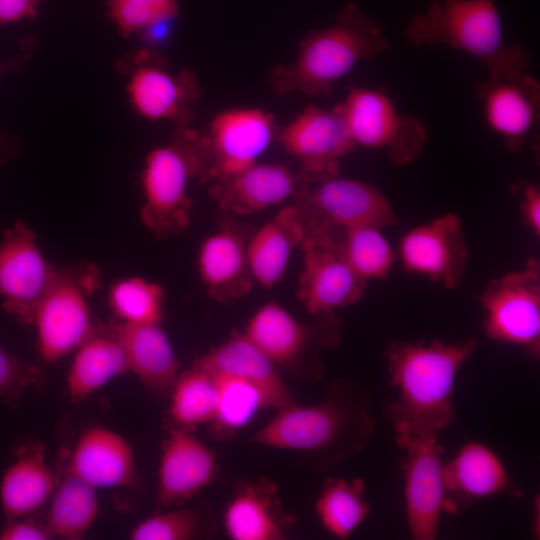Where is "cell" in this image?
<instances>
[{
	"label": "cell",
	"mask_w": 540,
	"mask_h": 540,
	"mask_svg": "<svg viewBox=\"0 0 540 540\" xmlns=\"http://www.w3.org/2000/svg\"><path fill=\"white\" fill-rule=\"evenodd\" d=\"M288 154L296 158L300 174H337L341 160L356 147L337 105L331 110L309 105L279 133Z\"/></svg>",
	"instance_id": "cell-17"
},
{
	"label": "cell",
	"mask_w": 540,
	"mask_h": 540,
	"mask_svg": "<svg viewBox=\"0 0 540 540\" xmlns=\"http://www.w3.org/2000/svg\"><path fill=\"white\" fill-rule=\"evenodd\" d=\"M129 372V363L122 343L118 322L97 323L91 334L76 349L66 379L69 399L80 402Z\"/></svg>",
	"instance_id": "cell-26"
},
{
	"label": "cell",
	"mask_w": 540,
	"mask_h": 540,
	"mask_svg": "<svg viewBox=\"0 0 540 540\" xmlns=\"http://www.w3.org/2000/svg\"><path fill=\"white\" fill-rule=\"evenodd\" d=\"M444 487V512L457 513L475 500L507 492L511 478L496 452L467 441L444 463Z\"/></svg>",
	"instance_id": "cell-23"
},
{
	"label": "cell",
	"mask_w": 540,
	"mask_h": 540,
	"mask_svg": "<svg viewBox=\"0 0 540 540\" xmlns=\"http://www.w3.org/2000/svg\"><path fill=\"white\" fill-rule=\"evenodd\" d=\"M129 371L156 395L170 393L179 372L175 350L160 323L118 322Z\"/></svg>",
	"instance_id": "cell-28"
},
{
	"label": "cell",
	"mask_w": 540,
	"mask_h": 540,
	"mask_svg": "<svg viewBox=\"0 0 540 540\" xmlns=\"http://www.w3.org/2000/svg\"><path fill=\"white\" fill-rule=\"evenodd\" d=\"M56 269L44 257L36 233L25 222L16 221L0 240L2 308L19 323L32 324Z\"/></svg>",
	"instance_id": "cell-13"
},
{
	"label": "cell",
	"mask_w": 540,
	"mask_h": 540,
	"mask_svg": "<svg viewBox=\"0 0 540 540\" xmlns=\"http://www.w3.org/2000/svg\"><path fill=\"white\" fill-rule=\"evenodd\" d=\"M192 366L213 376L242 380L261 395L266 408L276 411L296 403L278 368L250 339L239 331L199 356Z\"/></svg>",
	"instance_id": "cell-20"
},
{
	"label": "cell",
	"mask_w": 540,
	"mask_h": 540,
	"mask_svg": "<svg viewBox=\"0 0 540 540\" xmlns=\"http://www.w3.org/2000/svg\"><path fill=\"white\" fill-rule=\"evenodd\" d=\"M218 402V384L211 374L192 366L180 372L170 391L169 417L174 427L195 430L210 424Z\"/></svg>",
	"instance_id": "cell-32"
},
{
	"label": "cell",
	"mask_w": 540,
	"mask_h": 540,
	"mask_svg": "<svg viewBox=\"0 0 540 540\" xmlns=\"http://www.w3.org/2000/svg\"><path fill=\"white\" fill-rule=\"evenodd\" d=\"M213 377L218 384V402L215 416L208 424L209 433L217 441L230 440L266 406L250 384L231 377Z\"/></svg>",
	"instance_id": "cell-34"
},
{
	"label": "cell",
	"mask_w": 540,
	"mask_h": 540,
	"mask_svg": "<svg viewBox=\"0 0 540 540\" xmlns=\"http://www.w3.org/2000/svg\"><path fill=\"white\" fill-rule=\"evenodd\" d=\"M295 203L306 237H321L358 225L398 223L388 199L370 183L337 174H298Z\"/></svg>",
	"instance_id": "cell-7"
},
{
	"label": "cell",
	"mask_w": 540,
	"mask_h": 540,
	"mask_svg": "<svg viewBox=\"0 0 540 540\" xmlns=\"http://www.w3.org/2000/svg\"><path fill=\"white\" fill-rule=\"evenodd\" d=\"M297 298L312 316L333 313L361 300L367 283L350 267L334 234L304 238Z\"/></svg>",
	"instance_id": "cell-14"
},
{
	"label": "cell",
	"mask_w": 540,
	"mask_h": 540,
	"mask_svg": "<svg viewBox=\"0 0 540 540\" xmlns=\"http://www.w3.org/2000/svg\"><path fill=\"white\" fill-rule=\"evenodd\" d=\"M206 167L204 135L177 127L172 138L146 155L141 172L143 204L140 217L156 238L180 234L190 224V182L202 181Z\"/></svg>",
	"instance_id": "cell-5"
},
{
	"label": "cell",
	"mask_w": 540,
	"mask_h": 540,
	"mask_svg": "<svg viewBox=\"0 0 540 540\" xmlns=\"http://www.w3.org/2000/svg\"><path fill=\"white\" fill-rule=\"evenodd\" d=\"M298 175L281 163L257 162L212 183L210 194L224 211L249 215L283 204L294 196Z\"/></svg>",
	"instance_id": "cell-25"
},
{
	"label": "cell",
	"mask_w": 540,
	"mask_h": 540,
	"mask_svg": "<svg viewBox=\"0 0 540 540\" xmlns=\"http://www.w3.org/2000/svg\"><path fill=\"white\" fill-rule=\"evenodd\" d=\"M20 63L19 57H14L9 60L0 61V79L8 72L18 68Z\"/></svg>",
	"instance_id": "cell-42"
},
{
	"label": "cell",
	"mask_w": 540,
	"mask_h": 540,
	"mask_svg": "<svg viewBox=\"0 0 540 540\" xmlns=\"http://www.w3.org/2000/svg\"><path fill=\"white\" fill-rule=\"evenodd\" d=\"M108 14L125 37L179 14L177 0H107Z\"/></svg>",
	"instance_id": "cell-37"
},
{
	"label": "cell",
	"mask_w": 540,
	"mask_h": 540,
	"mask_svg": "<svg viewBox=\"0 0 540 540\" xmlns=\"http://www.w3.org/2000/svg\"><path fill=\"white\" fill-rule=\"evenodd\" d=\"M42 381L43 373L37 366L19 360L0 345V397L3 400L14 404L27 388Z\"/></svg>",
	"instance_id": "cell-38"
},
{
	"label": "cell",
	"mask_w": 540,
	"mask_h": 540,
	"mask_svg": "<svg viewBox=\"0 0 540 540\" xmlns=\"http://www.w3.org/2000/svg\"><path fill=\"white\" fill-rule=\"evenodd\" d=\"M412 45L442 44L461 50L483 63L488 78H504L528 71L526 48L507 43L502 20L492 0H441L408 22Z\"/></svg>",
	"instance_id": "cell-4"
},
{
	"label": "cell",
	"mask_w": 540,
	"mask_h": 540,
	"mask_svg": "<svg viewBox=\"0 0 540 540\" xmlns=\"http://www.w3.org/2000/svg\"><path fill=\"white\" fill-rule=\"evenodd\" d=\"M305 228L297 207H282L247 240V258L254 282L274 288L284 277L293 250L301 246Z\"/></svg>",
	"instance_id": "cell-27"
},
{
	"label": "cell",
	"mask_w": 540,
	"mask_h": 540,
	"mask_svg": "<svg viewBox=\"0 0 540 540\" xmlns=\"http://www.w3.org/2000/svg\"><path fill=\"white\" fill-rule=\"evenodd\" d=\"M165 291L157 282L134 276L114 283L109 304L122 323H161Z\"/></svg>",
	"instance_id": "cell-35"
},
{
	"label": "cell",
	"mask_w": 540,
	"mask_h": 540,
	"mask_svg": "<svg viewBox=\"0 0 540 540\" xmlns=\"http://www.w3.org/2000/svg\"><path fill=\"white\" fill-rule=\"evenodd\" d=\"M247 234L233 223H223L199 246L197 269L208 295L228 303L247 295L254 280L247 258Z\"/></svg>",
	"instance_id": "cell-22"
},
{
	"label": "cell",
	"mask_w": 540,
	"mask_h": 540,
	"mask_svg": "<svg viewBox=\"0 0 540 540\" xmlns=\"http://www.w3.org/2000/svg\"><path fill=\"white\" fill-rule=\"evenodd\" d=\"M214 519L198 507L157 513L139 522L130 532L132 540H192L214 535Z\"/></svg>",
	"instance_id": "cell-36"
},
{
	"label": "cell",
	"mask_w": 540,
	"mask_h": 540,
	"mask_svg": "<svg viewBox=\"0 0 540 540\" xmlns=\"http://www.w3.org/2000/svg\"><path fill=\"white\" fill-rule=\"evenodd\" d=\"M476 347L474 338L400 341L387 346L390 384L397 396L384 414L395 434H439L452 423L457 375Z\"/></svg>",
	"instance_id": "cell-2"
},
{
	"label": "cell",
	"mask_w": 540,
	"mask_h": 540,
	"mask_svg": "<svg viewBox=\"0 0 540 540\" xmlns=\"http://www.w3.org/2000/svg\"><path fill=\"white\" fill-rule=\"evenodd\" d=\"M68 473L96 489L133 486L137 480L133 448L126 438L109 428L90 427L73 448Z\"/></svg>",
	"instance_id": "cell-24"
},
{
	"label": "cell",
	"mask_w": 540,
	"mask_h": 540,
	"mask_svg": "<svg viewBox=\"0 0 540 540\" xmlns=\"http://www.w3.org/2000/svg\"><path fill=\"white\" fill-rule=\"evenodd\" d=\"M438 436V433L395 436L403 452L405 514L414 540H434L444 513V449Z\"/></svg>",
	"instance_id": "cell-11"
},
{
	"label": "cell",
	"mask_w": 540,
	"mask_h": 540,
	"mask_svg": "<svg viewBox=\"0 0 540 540\" xmlns=\"http://www.w3.org/2000/svg\"><path fill=\"white\" fill-rule=\"evenodd\" d=\"M366 390L347 377L326 383L321 400L277 411L248 442L296 452L312 471L324 472L359 454L375 431Z\"/></svg>",
	"instance_id": "cell-1"
},
{
	"label": "cell",
	"mask_w": 540,
	"mask_h": 540,
	"mask_svg": "<svg viewBox=\"0 0 540 540\" xmlns=\"http://www.w3.org/2000/svg\"><path fill=\"white\" fill-rule=\"evenodd\" d=\"M295 521L283 508L278 485L266 477L237 481L223 514L232 540H283Z\"/></svg>",
	"instance_id": "cell-21"
},
{
	"label": "cell",
	"mask_w": 540,
	"mask_h": 540,
	"mask_svg": "<svg viewBox=\"0 0 540 540\" xmlns=\"http://www.w3.org/2000/svg\"><path fill=\"white\" fill-rule=\"evenodd\" d=\"M276 136L275 119L256 107L217 114L204 134L206 167L202 181L216 182L258 162Z\"/></svg>",
	"instance_id": "cell-12"
},
{
	"label": "cell",
	"mask_w": 540,
	"mask_h": 540,
	"mask_svg": "<svg viewBox=\"0 0 540 540\" xmlns=\"http://www.w3.org/2000/svg\"><path fill=\"white\" fill-rule=\"evenodd\" d=\"M51 497L45 525L53 538L83 539L99 515L97 489L68 473Z\"/></svg>",
	"instance_id": "cell-30"
},
{
	"label": "cell",
	"mask_w": 540,
	"mask_h": 540,
	"mask_svg": "<svg viewBox=\"0 0 540 540\" xmlns=\"http://www.w3.org/2000/svg\"><path fill=\"white\" fill-rule=\"evenodd\" d=\"M57 484L42 443L33 442L20 448L0 483L4 515L13 519L35 512L49 500Z\"/></svg>",
	"instance_id": "cell-29"
},
{
	"label": "cell",
	"mask_w": 540,
	"mask_h": 540,
	"mask_svg": "<svg viewBox=\"0 0 540 540\" xmlns=\"http://www.w3.org/2000/svg\"><path fill=\"white\" fill-rule=\"evenodd\" d=\"M364 490L361 478L326 479L315 501V513L327 533L345 540L360 527L370 513Z\"/></svg>",
	"instance_id": "cell-31"
},
{
	"label": "cell",
	"mask_w": 540,
	"mask_h": 540,
	"mask_svg": "<svg viewBox=\"0 0 540 540\" xmlns=\"http://www.w3.org/2000/svg\"><path fill=\"white\" fill-rule=\"evenodd\" d=\"M406 271L454 289L464 278L468 247L456 214H445L406 232L397 253Z\"/></svg>",
	"instance_id": "cell-16"
},
{
	"label": "cell",
	"mask_w": 540,
	"mask_h": 540,
	"mask_svg": "<svg viewBox=\"0 0 540 540\" xmlns=\"http://www.w3.org/2000/svg\"><path fill=\"white\" fill-rule=\"evenodd\" d=\"M216 453L191 430L168 426L161 445L156 503L159 508L181 505L219 477Z\"/></svg>",
	"instance_id": "cell-19"
},
{
	"label": "cell",
	"mask_w": 540,
	"mask_h": 540,
	"mask_svg": "<svg viewBox=\"0 0 540 540\" xmlns=\"http://www.w3.org/2000/svg\"><path fill=\"white\" fill-rule=\"evenodd\" d=\"M338 106L355 147L382 150L396 166L413 162L423 151L428 139L423 124L400 113L385 93L353 87Z\"/></svg>",
	"instance_id": "cell-10"
},
{
	"label": "cell",
	"mask_w": 540,
	"mask_h": 540,
	"mask_svg": "<svg viewBox=\"0 0 540 540\" xmlns=\"http://www.w3.org/2000/svg\"><path fill=\"white\" fill-rule=\"evenodd\" d=\"M39 2L40 0H0V24L35 17Z\"/></svg>",
	"instance_id": "cell-41"
},
{
	"label": "cell",
	"mask_w": 540,
	"mask_h": 540,
	"mask_svg": "<svg viewBox=\"0 0 540 540\" xmlns=\"http://www.w3.org/2000/svg\"><path fill=\"white\" fill-rule=\"evenodd\" d=\"M53 536L46 525L18 517L8 519L0 530V540H48Z\"/></svg>",
	"instance_id": "cell-39"
},
{
	"label": "cell",
	"mask_w": 540,
	"mask_h": 540,
	"mask_svg": "<svg viewBox=\"0 0 540 540\" xmlns=\"http://www.w3.org/2000/svg\"><path fill=\"white\" fill-rule=\"evenodd\" d=\"M476 94L488 127L509 151H519L535 134L540 118V84L528 72L488 78Z\"/></svg>",
	"instance_id": "cell-18"
},
{
	"label": "cell",
	"mask_w": 540,
	"mask_h": 540,
	"mask_svg": "<svg viewBox=\"0 0 540 540\" xmlns=\"http://www.w3.org/2000/svg\"><path fill=\"white\" fill-rule=\"evenodd\" d=\"M303 323L275 301L261 305L249 318L243 333L277 367L305 384L324 378L323 350L340 342L341 325L333 313Z\"/></svg>",
	"instance_id": "cell-6"
},
{
	"label": "cell",
	"mask_w": 540,
	"mask_h": 540,
	"mask_svg": "<svg viewBox=\"0 0 540 540\" xmlns=\"http://www.w3.org/2000/svg\"><path fill=\"white\" fill-rule=\"evenodd\" d=\"M389 45L382 28L349 2L333 23L302 39L292 63L271 71L270 86L277 95L327 94L356 66L375 59Z\"/></svg>",
	"instance_id": "cell-3"
},
{
	"label": "cell",
	"mask_w": 540,
	"mask_h": 540,
	"mask_svg": "<svg viewBox=\"0 0 540 540\" xmlns=\"http://www.w3.org/2000/svg\"><path fill=\"white\" fill-rule=\"evenodd\" d=\"M520 211L526 226L539 236L540 233V189L535 184L521 188Z\"/></svg>",
	"instance_id": "cell-40"
},
{
	"label": "cell",
	"mask_w": 540,
	"mask_h": 540,
	"mask_svg": "<svg viewBox=\"0 0 540 540\" xmlns=\"http://www.w3.org/2000/svg\"><path fill=\"white\" fill-rule=\"evenodd\" d=\"M102 285L101 271L91 262L57 268L41 297L32 325L42 360L54 363L76 350L91 334L89 297Z\"/></svg>",
	"instance_id": "cell-8"
},
{
	"label": "cell",
	"mask_w": 540,
	"mask_h": 540,
	"mask_svg": "<svg viewBox=\"0 0 540 540\" xmlns=\"http://www.w3.org/2000/svg\"><path fill=\"white\" fill-rule=\"evenodd\" d=\"M485 335L498 343L540 354V264L529 259L518 270L491 280L480 296Z\"/></svg>",
	"instance_id": "cell-9"
},
{
	"label": "cell",
	"mask_w": 540,
	"mask_h": 540,
	"mask_svg": "<svg viewBox=\"0 0 540 540\" xmlns=\"http://www.w3.org/2000/svg\"><path fill=\"white\" fill-rule=\"evenodd\" d=\"M382 229L374 225L353 226L342 230L343 236L337 240L350 267L366 283L385 279L398 259Z\"/></svg>",
	"instance_id": "cell-33"
},
{
	"label": "cell",
	"mask_w": 540,
	"mask_h": 540,
	"mask_svg": "<svg viewBox=\"0 0 540 540\" xmlns=\"http://www.w3.org/2000/svg\"><path fill=\"white\" fill-rule=\"evenodd\" d=\"M126 91L135 112L150 121H172L187 126L191 108L200 94L195 76L188 70L173 72L149 51L135 55L128 66Z\"/></svg>",
	"instance_id": "cell-15"
}]
</instances>
